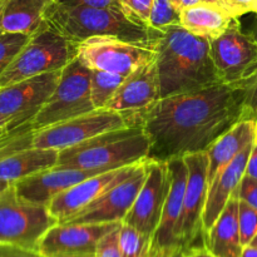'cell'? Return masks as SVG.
I'll use <instances>...</instances> for the list:
<instances>
[{"label": "cell", "instance_id": "obj_1", "mask_svg": "<svg viewBox=\"0 0 257 257\" xmlns=\"http://www.w3.org/2000/svg\"><path fill=\"white\" fill-rule=\"evenodd\" d=\"M247 87L218 83L161 98L138 119L151 141L147 160L168 162L206 152L223 133L245 120Z\"/></svg>", "mask_w": 257, "mask_h": 257}, {"label": "cell", "instance_id": "obj_2", "mask_svg": "<svg viewBox=\"0 0 257 257\" xmlns=\"http://www.w3.org/2000/svg\"><path fill=\"white\" fill-rule=\"evenodd\" d=\"M160 97L203 89L221 82L210 54V40L181 25L161 30L156 42Z\"/></svg>", "mask_w": 257, "mask_h": 257}, {"label": "cell", "instance_id": "obj_3", "mask_svg": "<svg viewBox=\"0 0 257 257\" xmlns=\"http://www.w3.org/2000/svg\"><path fill=\"white\" fill-rule=\"evenodd\" d=\"M44 23L73 43L93 37H117L128 42L155 44L161 30L146 28L110 8L65 7L53 2L44 14Z\"/></svg>", "mask_w": 257, "mask_h": 257}, {"label": "cell", "instance_id": "obj_4", "mask_svg": "<svg viewBox=\"0 0 257 257\" xmlns=\"http://www.w3.org/2000/svg\"><path fill=\"white\" fill-rule=\"evenodd\" d=\"M150 148L151 141L142 125H127L60 151L57 166L110 171L143 162Z\"/></svg>", "mask_w": 257, "mask_h": 257}, {"label": "cell", "instance_id": "obj_5", "mask_svg": "<svg viewBox=\"0 0 257 257\" xmlns=\"http://www.w3.org/2000/svg\"><path fill=\"white\" fill-rule=\"evenodd\" d=\"M77 57V43L65 39L43 24L30 35L9 67L0 77V88L43 73L62 70Z\"/></svg>", "mask_w": 257, "mask_h": 257}, {"label": "cell", "instance_id": "obj_6", "mask_svg": "<svg viewBox=\"0 0 257 257\" xmlns=\"http://www.w3.org/2000/svg\"><path fill=\"white\" fill-rule=\"evenodd\" d=\"M57 223L47 206L23 201L14 185L0 195V243L38 251L42 238Z\"/></svg>", "mask_w": 257, "mask_h": 257}, {"label": "cell", "instance_id": "obj_7", "mask_svg": "<svg viewBox=\"0 0 257 257\" xmlns=\"http://www.w3.org/2000/svg\"><path fill=\"white\" fill-rule=\"evenodd\" d=\"M95 110L90 98V69L77 57L62 69L59 82L32 125L34 131Z\"/></svg>", "mask_w": 257, "mask_h": 257}, {"label": "cell", "instance_id": "obj_8", "mask_svg": "<svg viewBox=\"0 0 257 257\" xmlns=\"http://www.w3.org/2000/svg\"><path fill=\"white\" fill-rule=\"evenodd\" d=\"M155 44L128 42L117 37H93L77 44V58L89 69L127 77L141 65L156 59Z\"/></svg>", "mask_w": 257, "mask_h": 257}, {"label": "cell", "instance_id": "obj_9", "mask_svg": "<svg viewBox=\"0 0 257 257\" xmlns=\"http://www.w3.org/2000/svg\"><path fill=\"white\" fill-rule=\"evenodd\" d=\"M210 54L222 83L250 84L257 77V39L243 33L238 22L210 40Z\"/></svg>", "mask_w": 257, "mask_h": 257}, {"label": "cell", "instance_id": "obj_10", "mask_svg": "<svg viewBox=\"0 0 257 257\" xmlns=\"http://www.w3.org/2000/svg\"><path fill=\"white\" fill-rule=\"evenodd\" d=\"M124 115L112 109H95L87 114L34 131L33 147L63 151L109 131L127 127Z\"/></svg>", "mask_w": 257, "mask_h": 257}, {"label": "cell", "instance_id": "obj_11", "mask_svg": "<svg viewBox=\"0 0 257 257\" xmlns=\"http://www.w3.org/2000/svg\"><path fill=\"white\" fill-rule=\"evenodd\" d=\"M171 185L163 206L161 221L151 238L147 257H176L182 252L181 243V218L188 170L185 158L168 161Z\"/></svg>", "mask_w": 257, "mask_h": 257}, {"label": "cell", "instance_id": "obj_12", "mask_svg": "<svg viewBox=\"0 0 257 257\" xmlns=\"http://www.w3.org/2000/svg\"><path fill=\"white\" fill-rule=\"evenodd\" d=\"M120 223H57L42 238L38 252L43 257L95 256L99 241Z\"/></svg>", "mask_w": 257, "mask_h": 257}, {"label": "cell", "instance_id": "obj_13", "mask_svg": "<svg viewBox=\"0 0 257 257\" xmlns=\"http://www.w3.org/2000/svg\"><path fill=\"white\" fill-rule=\"evenodd\" d=\"M170 185L171 176L168 163L147 160V175L145 183L123 223L132 226L143 235L152 238L161 221Z\"/></svg>", "mask_w": 257, "mask_h": 257}, {"label": "cell", "instance_id": "obj_14", "mask_svg": "<svg viewBox=\"0 0 257 257\" xmlns=\"http://www.w3.org/2000/svg\"><path fill=\"white\" fill-rule=\"evenodd\" d=\"M62 70L43 73L0 88V114L20 124L34 119L59 82Z\"/></svg>", "mask_w": 257, "mask_h": 257}, {"label": "cell", "instance_id": "obj_15", "mask_svg": "<svg viewBox=\"0 0 257 257\" xmlns=\"http://www.w3.org/2000/svg\"><path fill=\"white\" fill-rule=\"evenodd\" d=\"M188 175L181 218V243L182 252L195 246L200 236H203L202 216L208 193V156L207 152H197L183 156Z\"/></svg>", "mask_w": 257, "mask_h": 257}, {"label": "cell", "instance_id": "obj_16", "mask_svg": "<svg viewBox=\"0 0 257 257\" xmlns=\"http://www.w3.org/2000/svg\"><path fill=\"white\" fill-rule=\"evenodd\" d=\"M161 99L156 59L141 65L124 78L107 109L124 115L128 125H137L141 114Z\"/></svg>", "mask_w": 257, "mask_h": 257}, {"label": "cell", "instance_id": "obj_17", "mask_svg": "<svg viewBox=\"0 0 257 257\" xmlns=\"http://www.w3.org/2000/svg\"><path fill=\"white\" fill-rule=\"evenodd\" d=\"M147 175V160L140 163L137 170L127 180L122 181L83 208L65 222L72 223H115L123 222L132 208ZM63 223V222H62Z\"/></svg>", "mask_w": 257, "mask_h": 257}, {"label": "cell", "instance_id": "obj_18", "mask_svg": "<svg viewBox=\"0 0 257 257\" xmlns=\"http://www.w3.org/2000/svg\"><path fill=\"white\" fill-rule=\"evenodd\" d=\"M140 163L105 171L82 181L78 185L70 187L69 190L55 196L47 206L48 210L59 221V223L65 222L88 205L98 200L110 188L127 180L137 170Z\"/></svg>", "mask_w": 257, "mask_h": 257}, {"label": "cell", "instance_id": "obj_19", "mask_svg": "<svg viewBox=\"0 0 257 257\" xmlns=\"http://www.w3.org/2000/svg\"><path fill=\"white\" fill-rule=\"evenodd\" d=\"M105 172L103 170H80L72 167H55L14 182L17 195L23 201L37 205H49L55 196L69 190L87 178Z\"/></svg>", "mask_w": 257, "mask_h": 257}, {"label": "cell", "instance_id": "obj_20", "mask_svg": "<svg viewBox=\"0 0 257 257\" xmlns=\"http://www.w3.org/2000/svg\"><path fill=\"white\" fill-rule=\"evenodd\" d=\"M253 145V143H252ZM252 145L247 146L241 153H238L232 162L228 163L222 171L217 175V177L208 186L207 201H206L205 211L202 216V228L203 236L208 232L213 223L216 222L223 208L226 207L230 201L231 196L240 186L243 176H245L246 165L250 157Z\"/></svg>", "mask_w": 257, "mask_h": 257}, {"label": "cell", "instance_id": "obj_21", "mask_svg": "<svg viewBox=\"0 0 257 257\" xmlns=\"http://www.w3.org/2000/svg\"><path fill=\"white\" fill-rule=\"evenodd\" d=\"M238 202L235 191L220 217L203 236V245L213 257H241L243 246L238 227Z\"/></svg>", "mask_w": 257, "mask_h": 257}, {"label": "cell", "instance_id": "obj_22", "mask_svg": "<svg viewBox=\"0 0 257 257\" xmlns=\"http://www.w3.org/2000/svg\"><path fill=\"white\" fill-rule=\"evenodd\" d=\"M255 142V122L241 120L223 133L206 152L208 156V186L218 173L247 146Z\"/></svg>", "mask_w": 257, "mask_h": 257}, {"label": "cell", "instance_id": "obj_23", "mask_svg": "<svg viewBox=\"0 0 257 257\" xmlns=\"http://www.w3.org/2000/svg\"><path fill=\"white\" fill-rule=\"evenodd\" d=\"M237 19L218 4L201 2L180 13V24L191 34L212 40L230 29Z\"/></svg>", "mask_w": 257, "mask_h": 257}, {"label": "cell", "instance_id": "obj_24", "mask_svg": "<svg viewBox=\"0 0 257 257\" xmlns=\"http://www.w3.org/2000/svg\"><path fill=\"white\" fill-rule=\"evenodd\" d=\"M54 0H0L3 33L32 35L44 24V14Z\"/></svg>", "mask_w": 257, "mask_h": 257}, {"label": "cell", "instance_id": "obj_25", "mask_svg": "<svg viewBox=\"0 0 257 257\" xmlns=\"http://www.w3.org/2000/svg\"><path fill=\"white\" fill-rule=\"evenodd\" d=\"M59 151L28 147L0 160V178L14 183L58 165Z\"/></svg>", "mask_w": 257, "mask_h": 257}, {"label": "cell", "instance_id": "obj_26", "mask_svg": "<svg viewBox=\"0 0 257 257\" xmlns=\"http://www.w3.org/2000/svg\"><path fill=\"white\" fill-rule=\"evenodd\" d=\"M124 75L90 69V98L95 109H104L124 80Z\"/></svg>", "mask_w": 257, "mask_h": 257}, {"label": "cell", "instance_id": "obj_27", "mask_svg": "<svg viewBox=\"0 0 257 257\" xmlns=\"http://www.w3.org/2000/svg\"><path fill=\"white\" fill-rule=\"evenodd\" d=\"M118 243L122 257H147L151 238L132 226L122 222L119 227Z\"/></svg>", "mask_w": 257, "mask_h": 257}, {"label": "cell", "instance_id": "obj_28", "mask_svg": "<svg viewBox=\"0 0 257 257\" xmlns=\"http://www.w3.org/2000/svg\"><path fill=\"white\" fill-rule=\"evenodd\" d=\"M34 128L32 122L12 128L0 136V160L24 148L32 147Z\"/></svg>", "mask_w": 257, "mask_h": 257}, {"label": "cell", "instance_id": "obj_29", "mask_svg": "<svg viewBox=\"0 0 257 257\" xmlns=\"http://www.w3.org/2000/svg\"><path fill=\"white\" fill-rule=\"evenodd\" d=\"M29 34L23 33H2L0 34V77L14 60L18 53L29 40Z\"/></svg>", "mask_w": 257, "mask_h": 257}, {"label": "cell", "instance_id": "obj_30", "mask_svg": "<svg viewBox=\"0 0 257 257\" xmlns=\"http://www.w3.org/2000/svg\"><path fill=\"white\" fill-rule=\"evenodd\" d=\"M172 25H181L180 13L172 7L170 0H153L150 17V28L163 30Z\"/></svg>", "mask_w": 257, "mask_h": 257}, {"label": "cell", "instance_id": "obj_31", "mask_svg": "<svg viewBox=\"0 0 257 257\" xmlns=\"http://www.w3.org/2000/svg\"><path fill=\"white\" fill-rule=\"evenodd\" d=\"M238 227L242 246H248L257 235V210L240 200L238 202Z\"/></svg>", "mask_w": 257, "mask_h": 257}, {"label": "cell", "instance_id": "obj_32", "mask_svg": "<svg viewBox=\"0 0 257 257\" xmlns=\"http://www.w3.org/2000/svg\"><path fill=\"white\" fill-rule=\"evenodd\" d=\"M120 12L130 20L150 28L151 9L153 0H117Z\"/></svg>", "mask_w": 257, "mask_h": 257}, {"label": "cell", "instance_id": "obj_33", "mask_svg": "<svg viewBox=\"0 0 257 257\" xmlns=\"http://www.w3.org/2000/svg\"><path fill=\"white\" fill-rule=\"evenodd\" d=\"M122 225V223H120ZM119 227L105 235L99 241L95 251V257H122L120 256L119 243H118V236H119Z\"/></svg>", "mask_w": 257, "mask_h": 257}, {"label": "cell", "instance_id": "obj_34", "mask_svg": "<svg viewBox=\"0 0 257 257\" xmlns=\"http://www.w3.org/2000/svg\"><path fill=\"white\" fill-rule=\"evenodd\" d=\"M236 195L238 200L248 203L257 210V180L243 176L240 186L236 190Z\"/></svg>", "mask_w": 257, "mask_h": 257}, {"label": "cell", "instance_id": "obj_35", "mask_svg": "<svg viewBox=\"0 0 257 257\" xmlns=\"http://www.w3.org/2000/svg\"><path fill=\"white\" fill-rule=\"evenodd\" d=\"M256 2L257 0H220V5L233 18L238 19L241 15L253 12Z\"/></svg>", "mask_w": 257, "mask_h": 257}, {"label": "cell", "instance_id": "obj_36", "mask_svg": "<svg viewBox=\"0 0 257 257\" xmlns=\"http://www.w3.org/2000/svg\"><path fill=\"white\" fill-rule=\"evenodd\" d=\"M245 120H257V77L248 84L246 92Z\"/></svg>", "mask_w": 257, "mask_h": 257}, {"label": "cell", "instance_id": "obj_37", "mask_svg": "<svg viewBox=\"0 0 257 257\" xmlns=\"http://www.w3.org/2000/svg\"><path fill=\"white\" fill-rule=\"evenodd\" d=\"M55 3L65 7H94V8H110L120 10L117 0H54Z\"/></svg>", "mask_w": 257, "mask_h": 257}, {"label": "cell", "instance_id": "obj_38", "mask_svg": "<svg viewBox=\"0 0 257 257\" xmlns=\"http://www.w3.org/2000/svg\"><path fill=\"white\" fill-rule=\"evenodd\" d=\"M0 257H43L38 251L0 243Z\"/></svg>", "mask_w": 257, "mask_h": 257}, {"label": "cell", "instance_id": "obj_39", "mask_svg": "<svg viewBox=\"0 0 257 257\" xmlns=\"http://www.w3.org/2000/svg\"><path fill=\"white\" fill-rule=\"evenodd\" d=\"M245 176L257 180V145L253 142L252 150H251L250 157H248L247 165H246Z\"/></svg>", "mask_w": 257, "mask_h": 257}, {"label": "cell", "instance_id": "obj_40", "mask_svg": "<svg viewBox=\"0 0 257 257\" xmlns=\"http://www.w3.org/2000/svg\"><path fill=\"white\" fill-rule=\"evenodd\" d=\"M183 255L185 257H213L212 253L206 248V246H193L190 247L188 250L183 251Z\"/></svg>", "mask_w": 257, "mask_h": 257}, {"label": "cell", "instance_id": "obj_41", "mask_svg": "<svg viewBox=\"0 0 257 257\" xmlns=\"http://www.w3.org/2000/svg\"><path fill=\"white\" fill-rule=\"evenodd\" d=\"M172 7L177 10L178 13H181L182 10H185L186 8H190L192 5L198 4L201 3V0H170Z\"/></svg>", "mask_w": 257, "mask_h": 257}, {"label": "cell", "instance_id": "obj_42", "mask_svg": "<svg viewBox=\"0 0 257 257\" xmlns=\"http://www.w3.org/2000/svg\"><path fill=\"white\" fill-rule=\"evenodd\" d=\"M19 125H22V124H20V123H18L15 119H13V118L5 117V115L0 114V131L19 127Z\"/></svg>", "mask_w": 257, "mask_h": 257}, {"label": "cell", "instance_id": "obj_43", "mask_svg": "<svg viewBox=\"0 0 257 257\" xmlns=\"http://www.w3.org/2000/svg\"><path fill=\"white\" fill-rule=\"evenodd\" d=\"M241 257H257V248L253 246H245L241 253Z\"/></svg>", "mask_w": 257, "mask_h": 257}, {"label": "cell", "instance_id": "obj_44", "mask_svg": "<svg viewBox=\"0 0 257 257\" xmlns=\"http://www.w3.org/2000/svg\"><path fill=\"white\" fill-rule=\"evenodd\" d=\"M12 185H13V183L9 182V181L0 178V195H2V193L4 192L5 190H8V188H9Z\"/></svg>", "mask_w": 257, "mask_h": 257}, {"label": "cell", "instance_id": "obj_45", "mask_svg": "<svg viewBox=\"0 0 257 257\" xmlns=\"http://www.w3.org/2000/svg\"><path fill=\"white\" fill-rule=\"evenodd\" d=\"M201 2L211 3V4H218V5H220V0H201Z\"/></svg>", "mask_w": 257, "mask_h": 257}, {"label": "cell", "instance_id": "obj_46", "mask_svg": "<svg viewBox=\"0 0 257 257\" xmlns=\"http://www.w3.org/2000/svg\"><path fill=\"white\" fill-rule=\"evenodd\" d=\"M250 245H251V246H253V247H256V248H257V235L255 236V237H253V240L251 241Z\"/></svg>", "mask_w": 257, "mask_h": 257}, {"label": "cell", "instance_id": "obj_47", "mask_svg": "<svg viewBox=\"0 0 257 257\" xmlns=\"http://www.w3.org/2000/svg\"><path fill=\"white\" fill-rule=\"evenodd\" d=\"M255 143L257 145V120H255Z\"/></svg>", "mask_w": 257, "mask_h": 257}, {"label": "cell", "instance_id": "obj_48", "mask_svg": "<svg viewBox=\"0 0 257 257\" xmlns=\"http://www.w3.org/2000/svg\"><path fill=\"white\" fill-rule=\"evenodd\" d=\"M9 130H12V128H9ZM9 130H3V131H0V136H2L3 133H5V132H7V131H9Z\"/></svg>", "mask_w": 257, "mask_h": 257}, {"label": "cell", "instance_id": "obj_49", "mask_svg": "<svg viewBox=\"0 0 257 257\" xmlns=\"http://www.w3.org/2000/svg\"><path fill=\"white\" fill-rule=\"evenodd\" d=\"M176 257H185V255H183V252H181V253H178V255Z\"/></svg>", "mask_w": 257, "mask_h": 257}, {"label": "cell", "instance_id": "obj_50", "mask_svg": "<svg viewBox=\"0 0 257 257\" xmlns=\"http://www.w3.org/2000/svg\"><path fill=\"white\" fill-rule=\"evenodd\" d=\"M253 13H256V14H257V2H256V5H255V9H253Z\"/></svg>", "mask_w": 257, "mask_h": 257}, {"label": "cell", "instance_id": "obj_51", "mask_svg": "<svg viewBox=\"0 0 257 257\" xmlns=\"http://www.w3.org/2000/svg\"><path fill=\"white\" fill-rule=\"evenodd\" d=\"M84 257H95V256H84Z\"/></svg>", "mask_w": 257, "mask_h": 257}, {"label": "cell", "instance_id": "obj_52", "mask_svg": "<svg viewBox=\"0 0 257 257\" xmlns=\"http://www.w3.org/2000/svg\"><path fill=\"white\" fill-rule=\"evenodd\" d=\"M2 33H3V32H2V28H0V34H2Z\"/></svg>", "mask_w": 257, "mask_h": 257}]
</instances>
